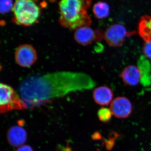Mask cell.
<instances>
[{
  "instance_id": "1",
  "label": "cell",
  "mask_w": 151,
  "mask_h": 151,
  "mask_svg": "<svg viewBox=\"0 0 151 151\" xmlns=\"http://www.w3.org/2000/svg\"><path fill=\"white\" fill-rule=\"evenodd\" d=\"M93 85L90 77L84 73L57 71L27 77L21 83L19 92L27 107H32L70 92L89 89Z\"/></svg>"
},
{
  "instance_id": "2",
  "label": "cell",
  "mask_w": 151,
  "mask_h": 151,
  "mask_svg": "<svg viewBox=\"0 0 151 151\" xmlns=\"http://www.w3.org/2000/svg\"><path fill=\"white\" fill-rule=\"evenodd\" d=\"M92 0H61L59 4V22L64 28L77 29L89 26L91 19L87 13Z\"/></svg>"
},
{
  "instance_id": "3",
  "label": "cell",
  "mask_w": 151,
  "mask_h": 151,
  "mask_svg": "<svg viewBox=\"0 0 151 151\" xmlns=\"http://www.w3.org/2000/svg\"><path fill=\"white\" fill-rule=\"evenodd\" d=\"M12 10L14 22L24 26L37 22L41 14L40 6L36 0H16Z\"/></svg>"
},
{
  "instance_id": "4",
  "label": "cell",
  "mask_w": 151,
  "mask_h": 151,
  "mask_svg": "<svg viewBox=\"0 0 151 151\" xmlns=\"http://www.w3.org/2000/svg\"><path fill=\"white\" fill-rule=\"evenodd\" d=\"M0 111L5 113L14 109L23 110L27 108L21 98L9 85L0 84Z\"/></svg>"
},
{
  "instance_id": "5",
  "label": "cell",
  "mask_w": 151,
  "mask_h": 151,
  "mask_svg": "<svg viewBox=\"0 0 151 151\" xmlns=\"http://www.w3.org/2000/svg\"><path fill=\"white\" fill-rule=\"evenodd\" d=\"M135 33L128 31L123 25L116 24L112 25L106 29L104 38L107 43L111 46H121L127 37Z\"/></svg>"
},
{
  "instance_id": "6",
  "label": "cell",
  "mask_w": 151,
  "mask_h": 151,
  "mask_svg": "<svg viewBox=\"0 0 151 151\" xmlns=\"http://www.w3.org/2000/svg\"><path fill=\"white\" fill-rule=\"evenodd\" d=\"M37 59V55L32 45L23 44L17 48L15 52L17 63L22 67H28L32 65Z\"/></svg>"
},
{
  "instance_id": "7",
  "label": "cell",
  "mask_w": 151,
  "mask_h": 151,
  "mask_svg": "<svg viewBox=\"0 0 151 151\" xmlns=\"http://www.w3.org/2000/svg\"><path fill=\"white\" fill-rule=\"evenodd\" d=\"M110 110L112 114L116 118L125 119L128 118L132 113V103L126 97H117L111 103Z\"/></svg>"
},
{
  "instance_id": "8",
  "label": "cell",
  "mask_w": 151,
  "mask_h": 151,
  "mask_svg": "<svg viewBox=\"0 0 151 151\" xmlns=\"http://www.w3.org/2000/svg\"><path fill=\"white\" fill-rule=\"evenodd\" d=\"M121 77L125 84L134 86L139 83L142 73L139 68L135 65H130L125 68L122 71Z\"/></svg>"
},
{
  "instance_id": "9",
  "label": "cell",
  "mask_w": 151,
  "mask_h": 151,
  "mask_svg": "<svg viewBox=\"0 0 151 151\" xmlns=\"http://www.w3.org/2000/svg\"><path fill=\"white\" fill-rule=\"evenodd\" d=\"M96 32L89 26L77 29L74 33V38L76 42L81 45L90 44L96 37Z\"/></svg>"
},
{
  "instance_id": "10",
  "label": "cell",
  "mask_w": 151,
  "mask_h": 151,
  "mask_svg": "<svg viewBox=\"0 0 151 151\" xmlns=\"http://www.w3.org/2000/svg\"><path fill=\"white\" fill-rule=\"evenodd\" d=\"M113 93L111 89L105 86H101L94 89L93 97L97 104L105 106L113 101Z\"/></svg>"
},
{
  "instance_id": "11",
  "label": "cell",
  "mask_w": 151,
  "mask_h": 151,
  "mask_svg": "<svg viewBox=\"0 0 151 151\" xmlns=\"http://www.w3.org/2000/svg\"><path fill=\"white\" fill-rule=\"evenodd\" d=\"M27 134L24 129L20 127L15 126L11 128L8 133V139L12 145L20 146L25 143Z\"/></svg>"
},
{
  "instance_id": "12",
  "label": "cell",
  "mask_w": 151,
  "mask_h": 151,
  "mask_svg": "<svg viewBox=\"0 0 151 151\" xmlns=\"http://www.w3.org/2000/svg\"><path fill=\"white\" fill-rule=\"evenodd\" d=\"M139 32L145 41L151 39V15L142 17L139 23Z\"/></svg>"
},
{
  "instance_id": "13",
  "label": "cell",
  "mask_w": 151,
  "mask_h": 151,
  "mask_svg": "<svg viewBox=\"0 0 151 151\" xmlns=\"http://www.w3.org/2000/svg\"><path fill=\"white\" fill-rule=\"evenodd\" d=\"M95 17L99 19L107 17L110 14V7L107 3L104 2H98L93 6L92 9Z\"/></svg>"
},
{
  "instance_id": "14",
  "label": "cell",
  "mask_w": 151,
  "mask_h": 151,
  "mask_svg": "<svg viewBox=\"0 0 151 151\" xmlns=\"http://www.w3.org/2000/svg\"><path fill=\"white\" fill-rule=\"evenodd\" d=\"M112 115L113 114L110 109L105 108H101L97 113L99 119L101 122L104 123L110 121Z\"/></svg>"
},
{
  "instance_id": "15",
  "label": "cell",
  "mask_w": 151,
  "mask_h": 151,
  "mask_svg": "<svg viewBox=\"0 0 151 151\" xmlns=\"http://www.w3.org/2000/svg\"><path fill=\"white\" fill-rule=\"evenodd\" d=\"M14 4L12 0H1V13H7L12 10Z\"/></svg>"
},
{
  "instance_id": "16",
  "label": "cell",
  "mask_w": 151,
  "mask_h": 151,
  "mask_svg": "<svg viewBox=\"0 0 151 151\" xmlns=\"http://www.w3.org/2000/svg\"><path fill=\"white\" fill-rule=\"evenodd\" d=\"M143 47L144 54L147 57L151 59V39L145 41Z\"/></svg>"
},
{
  "instance_id": "17",
  "label": "cell",
  "mask_w": 151,
  "mask_h": 151,
  "mask_svg": "<svg viewBox=\"0 0 151 151\" xmlns=\"http://www.w3.org/2000/svg\"><path fill=\"white\" fill-rule=\"evenodd\" d=\"M17 151H33V150L29 146L24 145L19 148Z\"/></svg>"
}]
</instances>
